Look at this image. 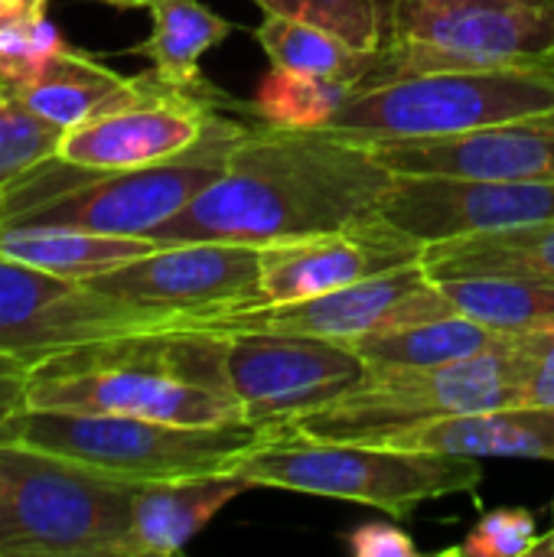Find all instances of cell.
Here are the masks:
<instances>
[{"label": "cell", "instance_id": "obj_1", "mask_svg": "<svg viewBox=\"0 0 554 557\" xmlns=\"http://www.w3.org/2000/svg\"><path fill=\"white\" fill-rule=\"evenodd\" d=\"M395 173L333 127L248 124L225 173L150 232L160 245H287L379 215Z\"/></svg>", "mask_w": 554, "mask_h": 557}, {"label": "cell", "instance_id": "obj_2", "mask_svg": "<svg viewBox=\"0 0 554 557\" xmlns=\"http://www.w3.org/2000/svg\"><path fill=\"white\" fill-rule=\"evenodd\" d=\"M225 336H170L85 346L29 372L26 408L131 414L170 424H242L222 379Z\"/></svg>", "mask_w": 554, "mask_h": 557}, {"label": "cell", "instance_id": "obj_3", "mask_svg": "<svg viewBox=\"0 0 554 557\" xmlns=\"http://www.w3.org/2000/svg\"><path fill=\"white\" fill-rule=\"evenodd\" d=\"M245 121L216 114L206 134L176 157L131 170H85L49 160L13 183L0 225H52L101 235L150 238L212 186L245 134Z\"/></svg>", "mask_w": 554, "mask_h": 557}, {"label": "cell", "instance_id": "obj_4", "mask_svg": "<svg viewBox=\"0 0 554 557\" xmlns=\"http://www.w3.org/2000/svg\"><path fill=\"white\" fill-rule=\"evenodd\" d=\"M271 428L170 424L131 414H75L23 408L0 424V444L49 454L124 486L225 476Z\"/></svg>", "mask_w": 554, "mask_h": 557}, {"label": "cell", "instance_id": "obj_5", "mask_svg": "<svg viewBox=\"0 0 554 557\" xmlns=\"http://www.w3.org/2000/svg\"><path fill=\"white\" fill-rule=\"evenodd\" d=\"M549 108H554V55L356 88L327 127L366 147L428 144L500 127Z\"/></svg>", "mask_w": 554, "mask_h": 557}, {"label": "cell", "instance_id": "obj_6", "mask_svg": "<svg viewBox=\"0 0 554 557\" xmlns=\"http://www.w3.org/2000/svg\"><path fill=\"white\" fill-rule=\"evenodd\" d=\"M232 476L248 480L255 490L343 499L408 519L424 503L473 493L483 470L480 460L415 454L366 441H317L271 428V434L232 467Z\"/></svg>", "mask_w": 554, "mask_h": 557}, {"label": "cell", "instance_id": "obj_7", "mask_svg": "<svg viewBox=\"0 0 554 557\" xmlns=\"http://www.w3.org/2000/svg\"><path fill=\"white\" fill-rule=\"evenodd\" d=\"M529 369L526 333L451 366L366 369L359 385L274 431L317 441H382L441 418L522 405Z\"/></svg>", "mask_w": 554, "mask_h": 557}, {"label": "cell", "instance_id": "obj_8", "mask_svg": "<svg viewBox=\"0 0 554 557\" xmlns=\"http://www.w3.org/2000/svg\"><path fill=\"white\" fill-rule=\"evenodd\" d=\"M137 486L0 444V557H121Z\"/></svg>", "mask_w": 554, "mask_h": 557}, {"label": "cell", "instance_id": "obj_9", "mask_svg": "<svg viewBox=\"0 0 554 557\" xmlns=\"http://www.w3.org/2000/svg\"><path fill=\"white\" fill-rule=\"evenodd\" d=\"M225 336L222 313H163L0 255V356L46 362L85 346Z\"/></svg>", "mask_w": 554, "mask_h": 557}, {"label": "cell", "instance_id": "obj_10", "mask_svg": "<svg viewBox=\"0 0 554 557\" xmlns=\"http://www.w3.org/2000/svg\"><path fill=\"white\" fill-rule=\"evenodd\" d=\"M554 55V0H392L379 65L362 85Z\"/></svg>", "mask_w": 554, "mask_h": 557}, {"label": "cell", "instance_id": "obj_11", "mask_svg": "<svg viewBox=\"0 0 554 557\" xmlns=\"http://www.w3.org/2000/svg\"><path fill=\"white\" fill-rule=\"evenodd\" d=\"M362 356L327 336L242 330L222 346V379L248 428H284L359 385Z\"/></svg>", "mask_w": 554, "mask_h": 557}, {"label": "cell", "instance_id": "obj_12", "mask_svg": "<svg viewBox=\"0 0 554 557\" xmlns=\"http://www.w3.org/2000/svg\"><path fill=\"white\" fill-rule=\"evenodd\" d=\"M222 104L235 101L225 98L219 88H183L147 69L144 88L134 98L65 131L59 144V160L104 173L176 157L206 134Z\"/></svg>", "mask_w": 554, "mask_h": 557}, {"label": "cell", "instance_id": "obj_13", "mask_svg": "<svg viewBox=\"0 0 554 557\" xmlns=\"http://www.w3.org/2000/svg\"><path fill=\"white\" fill-rule=\"evenodd\" d=\"M264 245L183 242L82 281L108 297L163 313H225L251 304Z\"/></svg>", "mask_w": 554, "mask_h": 557}, {"label": "cell", "instance_id": "obj_14", "mask_svg": "<svg viewBox=\"0 0 554 557\" xmlns=\"http://www.w3.org/2000/svg\"><path fill=\"white\" fill-rule=\"evenodd\" d=\"M379 215L431 245L554 219L552 180L395 173Z\"/></svg>", "mask_w": 554, "mask_h": 557}, {"label": "cell", "instance_id": "obj_15", "mask_svg": "<svg viewBox=\"0 0 554 557\" xmlns=\"http://www.w3.org/2000/svg\"><path fill=\"white\" fill-rule=\"evenodd\" d=\"M434 317H451L447 300L441 297L434 277L424 264H408L366 277L359 284L340 287L333 294L274 304V307H245L222 313V330H274V333H304L327 339H356L379 330H395Z\"/></svg>", "mask_w": 554, "mask_h": 557}, {"label": "cell", "instance_id": "obj_16", "mask_svg": "<svg viewBox=\"0 0 554 557\" xmlns=\"http://www.w3.org/2000/svg\"><path fill=\"white\" fill-rule=\"evenodd\" d=\"M421 255L424 242L405 235L382 215L340 232L264 245V268L248 307H274L333 294L366 277L418 264Z\"/></svg>", "mask_w": 554, "mask_h": 557}, {"label": "cell", "instance_id": "obj_17", "mask_svg": "<svg viewBox=\"0 0 554 557\" xmlns=\"http://www.w3.org/2000/svg\"><path fill=\"white\" fill-rule=\"evenodd\" d=\"M372 153L392 173L513 176L554 183V108L451 140L382 144L372 147Z\"/></svg>", "mask_w": 554, "mask_h": 557}, {"label": "cell", "instance_id": "obj_18", "mask_svg": "<svg viewBox=\"0 0 554 557\" xmlns=\"http://www.w3.org/2000/svg\"><path fill=\"white\" fill-rule=\"evenodd\" d=\"M366 444H385L398 450L460 460L500 457L554 463V405H503L490 411H470Z\"/></svg>", "mask_w": 554, "mask_h": 557}, {"label": "cell", "instance_id": "obj_19", "mask_svg": "<svg viewBox=\"0 0 554 557\" xmlns=\"http://www.w3.org/2000/svg\"><path fill=\"white\" fill-rule=\"evenodd\" d=\"M144 78H147V72L121 75L62 39L26 75H20L16 82H7V85L39 117L52 121L62 131H72V127L104 114L108 108L134 98L144 88Z\"/></svg>", "mask_w": 554, "mask_h": 557}, {"label": "cell", "instance_id": "obj_20", "mask_svg": "<svg viewBox=\"0 0 554 557\" xmlns=\"http://www.w3.org/2000/svg\"><path fill=\"white\" fill-rule=\"evenodd\" d=\"M255 490L242 476H199L140 486L121 557L180 555L232 499Z\"/></svg>", "mask_w": 554, "mask_h": 557}, {"label": "cell", "instance_id": "obj_21", "mask_svg": "<svg viewBox=\"0 0 554 557\" xmlns=\"http://www.w3.org/2000/svg\"><path fill=\"white\" fill-rule=\"evenodd\" d=\"M421 264L434 281L477 274L554 281V219L431 242Z\"/></svg>", "mask_w": 554, "mask_h": 557}, {"label": "cell", "instance_id": "obj_22", "mask_svg": "<svg viewBox=\"0 0 554 557\" xmlns=\"http://www.w3.org/2000/svg\"><path fill=\"white\" fill-rule=\"evenodd\" d=\"M118 7H140L150 13V36L134 46L137 55L150 59V69L183 88H216L199 59L232 36V23L199 0H108Z\"/></svg>", "mask_w": 554, "mask_h": 557}, {"label": "cell", "instance_id": "obj_23", "mask_svg": "<svg viewBox=\"0 0 554 557\" xmlns=\"http://www.w3.org/2000/svg\"><path fill=\"white\" fill-rule=\"evenodd\" d=\"M160 242L140 235H101L52 225H0V255L69 281H88L157 251Z\"/></svg>", "mask_w": 554, "mask_h": 557}, {"label": "cell", "instance_id": "obj_24", "mask_svg": "<svg viewBox=\"0 0 554 557\" xmlns=\"http://www.w3.org/2000/svg\"><path fill=\"white\" fill-rule=\"evenodd\" d=\"M513 336L516 333L451 313V317H434L395 330L366 333L346 343L362 356L366 369H434V366H451L490 352L509 343Z\"/></svg>", "mask_w": 554, "mask_h": 557}, {"label": "cell", "instance_id": "obj_25", "mask_svg": "<svg viewBox=\"0 0 554 557\" xmlns=\"http://www.w3.org/2000/svg\"><path fill=\"white\" fill-rule=\"evenodd\" d=\"M255 39L271 59V69L307 75V78L362 88L379 65V49L353 46L333 29L304 20L264 13V20L255 26Z\"/></svg>", "mask_w": 554, "mask_h": 557}, {"label": "cell", "instance_id": "obj_26", "mask_svg": "<svg viewBox=\"0 0 554 557\" xmlns=\"http://www.w3.org/2000/svg\"><path fill=\"white\" fill-rule=\"evenodd\" d=\"M451 313L480 320L506 333L542 330L554 320V281L532 277H441L434 281Z\"/></svg>", "mask_w": 554, "mask_h": 557}, {"label": "cell", "instance_id": "obj_27", "mask_svg": "<svg viewBox=\"0 0 554 557\" xmlns=\"http://www.w3.org/2000/svg\"><path fill=\"white\" fill-rule=\"evenodd\" d=\"M349 91H356V85L323 82V78H307V75L274 69L261 82L251 101V111L258 114V121H268V124L327 127Z\"/></svg>", "mask_w": 554, "mask_h": 557}, {"label": "cell", "instance_id": "obj_28", "mask_svg": "<svg viewBox=\"0 0 554 557\" xmlns=\"http://www.w3.org/2000/svg\"><path fill=\"white\" fill-rule=\"evenodd\" d=\"M65 131L26 108L7 82H0V193L36 166L59 157Z\"/></svg>", "mask_w": 554, "mask_h": 557}, {"label": "cell", "instance_id": "obj_29", "mask_svg": "<svg viewBox=\"0 0 554 557\" xmlns=\"http://www.w3.org/2000/svg\"><path fill=\"white\" fill-rule=\"evenodd\" d=\"M271 16L304 20L333 29L362 49H379L385 39V10L376 0H251Z\"/></svg>", "mask_w": 554, "mask_h": 557}, {"label": "cell", "instance_id": "obj_30", "mask_svg": "<svg viewBox=\"0 0 554 557\" xmlns=\"http://www.w3.org/2000/svg\"><path fill=\"white\" fill-rule=\"evenodd\" d=\"M539 525L535 516L526 509H500L480 519V525L464 539L457 555L470 557H526L539 548Z\"/></svg>", "mask_w": 554, "mask_h": 557}, {"label": "cell", "instance_id": "obj_31", "mask_svg": "<svg viewBox=\"0 0 554 557\" xmlns=\"http://www.w3.org/2000/svg\"><path fill=\"white\" fill-rule=\"evenodd\" d=\"M526 349H529L532 369H529L522 405H554V320L542 330L526 333Z\"/></svg>", "mask_w": 554, "mask_h": 557}, {"label": "cell", "instance_id": "obj_32", "mask_svg": "<svg viewBox=\"0 0 554 557\" xmlns=\"http://www.w3.org/2000/svg\"><path fill=\"white\" fill-rule=\"evenodd\" d=\"M349 548L356 557H415L418 545L411 542L408 532H402L392 522H372L359 525L349 535Z\"/></svg>", "mask_w": 554, "mask_h": 557}, {"label": "cell", "instance_id": "obj_33", "mask_svg": "<svg viewBox=\"0 0 554 557\" xmlns=\"http://www.w3.org/2000/svg\"><path fill=\"white\" fill-rule=\"evenodd\" d=\"M36 362L20 356H0V424L26 408V385Z\"/></svg>", "mask_w": 554, "mask_h": 557}, {"label": "cell", "instance_id": "obj_34", "mask_svg": "<svg viewBox=\"0 0 554 557\" xmlns=\"http://www.w3.org/2000/svg\"><path fill=\"white\" fill-rule=\"evenodd\" d=\"M46 20V0H0V36Z\"/></svg>", "mask_w": 554, "mask_h": 557}, {"label": "cell", "instance_id": "obj_35", "mask_svg": "<svg viewBox=\"0 0 554 557\" xmlns=\"http://www.w3.org/2000/svg\"><path fill=\"white\" fill-rule=\"evenodd\" d=\"M3 209H7V199H3V193H0V222H3Z\"/></svg>", "mask_w": 554, "mask_h": 557}]
</instances>
